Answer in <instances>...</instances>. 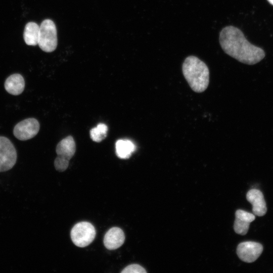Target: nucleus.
<instances>
[{
    "label": "nucleus",
    "mask_w": 273,
    "mask_h": 273,
    "mask_svg": "<svg viewBox=\"0 0 273 273\" xmlns=\"http://www.w3.org/2000/svg\"><path fill=\"white\" fill-rule=\"evenodd\" d=\"M57 32L54 22L50 19L43 20L39 26L38 44L45 52L55 51L57 46Z\"/></svg>",
    "instance_id": "3"
},
{
    "label": "nucleus",
    "mask_w": 273,
    "mask_h": 273,
    "mask_svg": "<svg viewBox=\"0 0 273 273\" xmlns=\"http://www.w3.org/2000/svg\"><path fill=\"white\" fill-rule=\"evenodd\" d=\"M38 121L29 118L18 122L13 129L14 136L19 140L26 141L34 137L39 130Z\"/></svg>",
    "instance_id": "6"
},
{
    "label": "nucleus",
    "mask_w": 273,
    "mask_h": 273,
    "mask_svg": "<svg viewBox=\"0 0 273 273\" xmlns=\"http://www.w3.org/2000/svg\"><path fill=\"white\" fill-rule=\"evenodd\" d=\"M269 4L273 6V0H267Z\"/></svg>",
    "instance_id": "18"
},
{
    "label": "nucleus",
    "mask_w": 273,
    "mask_h": 273,
    "mask_svg": "<svg viewBox=\"0 0 273 273\" xmlns=\"http://www.w3.org/2000/svg\"><path fill=\"white\" fill-rule=\"evenodd\" d=\"M134 144L129 140H119L115 144L116 153L121 159H128L135 150Z\"/></svg>",
    "instance_id": "14"
},
{
    "label": "nucleus",
    "mask_w": 273,
    "mask_h": 273,
    "mask_svg": "<svg viewBox=\"0 0 273 273\" xmlns=\"http://www.w3.org/2000/svg\"><path fill=\"white\" fill-rule=\"evenodd\" d=\"M183 75L192 89L205 91L209 83V70L206 64L194 56L187 57L182 65Z\"/></svg>",
    "instance_id": "2"
},
{
    "label": "nucleus",
    "mask_w": 273,
    "mask_h": 273,
    "mask_svg": "<svg viewBox=\"0 0 273 273\" xmlns=\"http://www.w3.org/2000/svg\"><path fill=\"white\" fill-rule=\"evenodd\" d=\"M146 270L139 264H133L128 265L123 269L122 273H145Z\"/></svg>",
    "instance_id": "17"
},
{
    "label": "nucleus",
    "mask_w": 273,
    "mask_h": 273,
    "mask_svg": "<svg viewBox=\"0 0 273 273\" xmlns=\"http://www.w3.org/2000/svg\"><path fill=\"white\" fill-rule=\"evenodd\" d=\"M125 235L123 231L117 227L111 228L106 233L104 238V244L109 250L119 248L123 244Z\"/></svg>",
    "instance_id": "10"
},
{
    "label": "nucleus",
    "mask_w": 273,
    "mask_h": 273,
    "mask_svg": "<svg viewBox=\"0 0 273 273\" xmlns=\"http://www.w3.org/2000/svg\"><path fill=\"white\" fill-rule=\"evenodd\" d=\"M39 26L35 22H30L26 24L24 31V39L29 46L38 44Z\"/></svg>",
    "instance_id": "13"
},
{
    "label": "nucleus",
    "mask_w": 273,
    "mask_h": 273,
    "mask_svg": "<svg viewBox=\"0 0 273 273\" xmlns=\"http://www.w3.org/2000/svg\"><path fill=\"white\" fill-rule=\"evenodd\" d=\"M219 40L223 51L241 63L254 65L265 57L264 51L250 43L241 30L235 26L224 27L220 32Z\"/></svg>",
    "instance_id": "1"
},
{
    "label": "nucleus",
    "mask_w": 273,
    "mask_h": 273,
    "mask_svg": "<svg viewBox=\"0 0 273 273\" xmlns=\"http://www.w3.org/2000/svg\"><path fill=\"white\" fill-rule=\"evenodd\" d=\"M69 161V160L65 158L58 156L54 161L56 169L60 172L65 171L68 167Z\"/></svg>",
    "instance_id": "16"
},
{
    "label": "nucleus",
    "mask_w": 273,
    "mask_h": 273,
    "mask_svg": "<svg viewBox=\"0 0 273 273\" xmlns=\"http://www.w3.org/2000/svg\"><path fill=\"white\" fill-rule=\"evenodd\" d=\"M75 151V143L71 136H68L62 140L57 145L56 149L58 156L69 160L73 156Z\"/></svg>",
    "instance_id": "12"
},
{
    "label": "nucleus",
    "mask_w": 273,
    "mask_h": 273,
    "mask_svg": "<svg viewBox=\"0 0 273 273\" xmlns=\"http://www.w3.org/2000/svg\"><path fill=\"white\" fill-rule=\"evenodd\" d=\"M255 219L254 214L241 209L237 210L235 212L234 224L235 232L241 235H246L249 230L250 223Z\"/></svg>",
    "instance_id": "9"
},
{
    "label": "nucleus",
    "mask_w": 273,
    "mask_h": 273,
    "mask_svg": "<svg viewBox=\"0 0 273 273\" xmlns=\"http://www.w3.org/2000/svg\"><path fill=\"white\" fill-rule=\"evenodd\" d=\"M246 199L252 205V211L255 215L262 216L265 214L267 211L266 202L260 190H249L246 194Z\"/></svg>",
    "instance_id": "8"
},
{
    "label": "nucleus",
    "mask_w": 273,
    "mask_h": 273,
    "mask_svg": "<svg viewBox=\"0 0 273 273\" xmlns=\"http://www.w3.org/2000/svg\"><path fill=\"white\" fill-rule=\"evenodd\" d=\"M262 251L263 246L261 244L252 241L242 242L237 248V254L239 258L247 263L255 261Z\"/></svg>",
    "instance_id": "7"
},
{
    "label": "nucleus",
    "mask_w": 273,
    "mask_h": 273,
    "mask_svg": "<svg viewBox=\"0 0 273 273\" xmlns=\"http://www.w3.org/2000/svg\"><path fill=\"white\" fill-rule=\"evenodd\" d=\"M96 230L90 223L86 221L76 224L71 231V238L73 243L79 247L89 245L96 236Z\"/></svg>",
    "instance_id": "4"
},
{
    "label": "nucleus",
    "mask_w": 273,
    "mask_h": 273,
    "mask_svg": "<svg viewBox=\"0 0 273 273\" xmlns=\"http://www.w3.org/2000/svg\"><path fill=\"white\" fill-rule=\"evenodd\" d=\"M5 88L6 91L14 96L20 95L25 88V81L20 74L15 73L9 76L5 80Z\"/></svg>",
    "instance_id": "11"
},
{
    "label": "nucleus",
    "mask_w": 273,
    "mask_h": 273,
    "mask_svg": "<svg viewBox=\"0 0 273 273\" xmlns=\"http://www.w3.org/2000/svg\"><path fill=\"white\" fill-rule=\"evenodd\" d=\"M17 158L16 150L12 142L5 136H0V172L12 169Z\"/></svg>",
    "instance_id": "5"
},
{
    "label": "nucleus",
    "mask_w": 273,
    "mask_h": 273,
    "mask_svg": "<svg viewBox=\"0 0 273 273\" xmlns=\"http://www.w3.org/2000/svg\"><path fill=\"white\" fill-rule=\"evenodd\" d=\"M107 131V126L104 123H99L90 129V136L93 141L99 143L105 139Z\"/></svg>",
    "instance_id": "15"
}]
</instances>
